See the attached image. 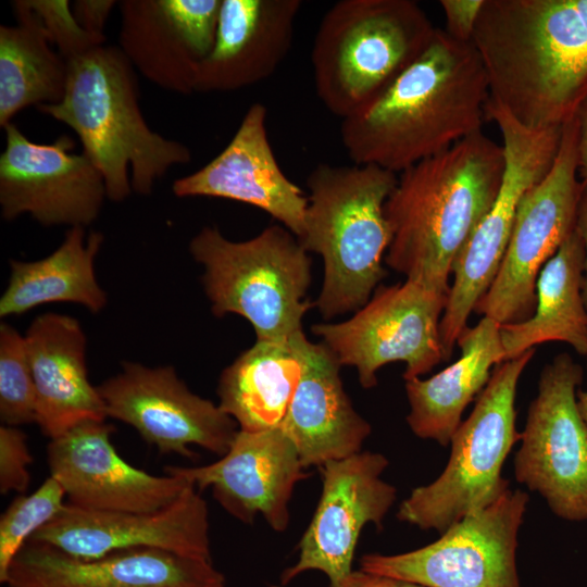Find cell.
Wrapping results in <instances>:
<instances>
[{
  "mask_svg": "<svg viewBox=\"0 0 587 587\" xmlns=\"http://www.w3.org/2000/svg\"><path fill=\"white\" fill-rule=\"evenodd\" d=\"M489 83L473 42L436 28L425 51L389 86L342 120L354 164L400 174L482 132Z\"/></svg>",
  "mask_w": 587,
  "mask_h": 587,
  "instance_id": "obj_1",
  "label": "cell"
},
{
  "mask_svg": "<svg viewBox=\"0 0 587 587\" xmlns=\"http://www.w3.org/2000/svg\"><path fill=\"white\" fill-rule=\"evenodd\" d=\"M472 42L489 100L524 126H562L587 100V0H485Z\"/></svg>",
  "mask_w": 587,
  "mask_h": 587,
  "instance_id": "obj_2",
  "label": "cell"
},
{
  "mask_svg": "<svg viewBox=\"0 0 587 587\" xmlns=\"http://www.w3.org/2000/svg\"><path fill=\"white\" fill-rule=\"evenodd\" d=\"M504 167L502 145L478 132L400 173L385 203V263L449 294L454 261L494 203Z\"/></svg>",
  "mask_w": 587,
  "mask_h": 587,
  "instance_id": "obj_3",
  "label": "cell"
},
{
  "mask_svg": "<svg viewBox=\"0 0 587 587\" xmlns=\"http://www.w3.org/2000/svg\"><path fill=\"white\" fill-rule=\"evenodd\" d=\"M36 109L73 129L114 202L132 190L151 195L171 167L191 161L185 143L147 124L135 68L118 46L102 45L68 61L63 99Z\"/></svg>",
  "mask_w": 587,
  "mask_h": 587,
  "instance_id": "obj_4",
  "label": "cell"
},
{
  "mask_svg": "<svg viewBox=\"0 0 587 587\" xmlns=\"http://www.w3.org/2000/svg\"><path fill=\"white\" fill-rule=\"evenodd\" d=\"M397 180L396 173L376 165L320 163L308 175L299 241L323 259L315 305L324 319L357 312L387 276L383 260L391 233L385 203Z\"/></svg>",
  "mask_w": 587,
  "mask_h": 587,
  "instance_id": "obj_5",
  "label": "cell"
},
{
  "mask_svg": "<svg viewBox=\"0 0 587 587\" xmlns=\"http://www.w3.org/2000/svg\"><path fill=\"white\" fill-rule=\"evenodd\" d=\"M432 21L412 0H340L324 14L311 62L324 107L341 120L367 104L428 47Z\"/></svg>",
  "mask_w": 587,
  "mask_h": 587,
  "instance_id": "obj_6",
  "label": "cell"
},
{
  "mask_svg": "<svg viewBox=\"0 0 587 587\" xmlns=\"http://www.w3.org/2000/svg\"><path fill=\"white\" fill-rule=\"evenodd\" d=\"M203 267L202 285L218 317L246 319L257 340L285 341L302 330L312 260L299 239L280 224L257 236L233 241L217 227L204 226L189 242Z\"/></svg>",
  "mask_w": 587,
  "mask_h": 587,
  "instance_id": "obj_7",
  "label": "cell"
},
{
  "mask_svg": "<svg viewBox=\"0 0 587 587\" xmlns=\"http://www.w3.org/2000/svg\"><path fill=\"white\" fill-rule=\"evenodd\" d=\"M534 354L535 348L495 366L471 414L451 438L444 471L432 483L413 488L401 501L399 521L441 534L509 490L502 469L521 438L516 429V390Z\"/></svg>",
  "mask_w": 587,
  "mask_h": 587,
  "instance_id": "obj_8",
  "label": "cell"
},
{
  "mask_svg": "<svg viewBox=\"0 0 587 587\" xmlns=\"http://www.w3.org/2000/svg\"><path fill=\"white\" fill-rule=\"evenodd\" d=\"M486 121L496 122L501 133L505 167L494 203L452 266L453 282L440 321L445 361L500 268L520 201L549 172L562 139L563 125L528 128L490 100Z\"/></svg>",
  "mask_w": 587,
  "mask_h": 587,
  "instance_id": "obj_9",
  "label": "cell"
},
{
  "mask_svg": "<svg viewBox=\"0 0 587 587\" xmlns=\"http://www.w3.org/2000/svg\"><path fill=\"white\" fill-rule=\"evenodd\" d=\"M585 187L578 175L574 116L563 125L551 168L520 201L500 268L474 312L500 325L523 322L533 315L538 275L576 229Z\"/></svg>",
  "mask_w": 587,
  "mask_h": 587,
  "instance_id": "obj_10",
  "label": "cell"
},
{
  "mask_svg": "<svg viewBox=\"0 0 587 587\" xmlns=\"http://www.w3.org/2000/svg\"><path fill=\"white\" fill-rule=\"evenodd\" d=\"M449 294L405 279L378 286L349 320L319 323L312 332L341 366H354L360 385H377L386 364L403 362V379L432 371L445 361L440 321Z\"/></svg>",
  "mask_w": 587,
  "mask_h": 587,
  "instance_id": "obj_11",
  "label": "cell"
},
{
  "mask_svg": "<svg viewBox=\"0 0 587 587\" xmlns=\"http://www.w3.org/2000/svg\"><path fill=\"white\" fill-rule=\"evenodd\" d=\"M583 377L566 352L544 366L514 455L515 479L569 522L587 521V424L577 404Z\"/></svg>",
  "mask_w": 587,
  "mask_h": 587,
  "instance_id": "obj_12",
  "label": "cell"
},
{
  "mask_svg": "<svg viewBox=\"0 0 587 587\" xmlns=\"http://www.w3.org/2000/svg\"><path fill=\"white\" fill-rule=\"evenodd\" d=\"M528 500L525 491L509 489L429 545L398 554H364L360 570L422 587H521L516 550Z\"/></svg>",
  "mask_w": 587,
  "mask_h": 587,
  "instance_id": "obj_13",
  "label": "cell"
},
{
  "mask_svg": "<svg viewBox=\"0 0 587 587\" xmlns=\"http://www.w3.org/2000/svg\"><path fill=\"white\" fill-rule=\"evenodd\" d=\"M97 389L107 416L132 426L164 454L192 458L189 446L196 445L223 457L238 432L218 404L193 394L172 366L125 361Z\"/></svg>",
  "mask_w": 587,
  "mask_h": 587,
  "instance_id": "obj_14",
  "label": "cell"
},
{
  "mask_svg": "<svg viewBox=\"0 0 587 587\" xmlns=\"http://www.w3.org/2000/svg\"><path fill=\"white\" fill-rule=\"evenodd\" d=\"M0 155L1 216L29 214L43 226H89L107 198L102 175L84 153L72 152V137L51 143L29 140L14 123L4 128Z\"/></svg>",
  "mask_w": 587,
  "mask_h": 587,
  "instance_id": "obj_15",
  "label": "cell"
},
{
  "mask_svg": "<svg viewBox=\"0 0 587 587\" xmlns=\"http://www.w3.org/2000/svg\"><path fill=\"white\" fill-rule=\"evenodd\" d=\"M388 459L372 451L325 463L322 494L299 545L298 561L286 569L283 585L307 571H320L336 585L352 571L357 544L366 524L383 528L397 489L382 478Z\"/></svg>",
  "mask_w": 587,
  "mask_h": 587,
  "instance_id": "obj_16",
  "label": "cell"
},
{
  "mask_svg": "<svg viewBox=\"0 0 587 587\" xmlns=\"http://www.w3.org/2000/svg\"><path fill=\"white\" fill-rule=\"evenodd\" d=\"M209 529L208 504L189 482L172 503L153 512L86 510L66 502L29 540L83 559L122 549L159 548L212 561Z\"/></svg>",
  "mask_w": 587,
  "mask_h": 587,
  "instance_id": "obj_17",
  "label": "cell"
},
{
  "mask_svg": "<svg viewBox=\"0 0 587 587\" xmlns=\"http://www.w3.org/2000/svg\"><path fill=\"white\" fill-rule=\"evenodd\" d=\"M292 441L280 427L246 432L236 437L220 460L193 467L166 466L164 472L210 488L220 505L242 523L261 515L275 532L289 524L295 487L308 476Z\"/></svg>",
  "mask_w": 587,
  "mask_h": 587,
  "instance_id": "obj_18",
  "label": "cell"
},
{
  "mask_svg": "<svg viewBox=\"0 0 587 587\" xmlns=\"http://www.w3.org/2000/svg\"><path fill=\"white\" fill-rule=\"evenodd\" d=\"M113 432L105 421H85L50 439L47 464L66 502L86 510L128 512H153L172 503L189 480L132 466L113 447Z\"/></svg>",
  "mask_w": 587,
  "mask_h": 587,
  "instance_id": "obj_19",
  "label": "cell"
},
{
  "mask_svg": "<svg viewBox=\"0 0 587 587\" xmlns=\"http://www.w3.org/2000/svg\"><path fill=\"white\" fill-rule=\"evenodd\" d=\"M7 587H225L210 560L159 548H132L83 559L28 540L12 560Z\"/></svg>",
  "mask_w": 587,
  "mask_h": 587,
  "instance_id": "obj_20",
  "label": "cell"
},
{
  "mask_svg": "<svg viewBox=\"0 0 587 587\" xmlns=\"http://www.w3.org/2000/svg\"><path fill=\"white\" fill-rule=\"evenodd\" d=\"M221 5L222 0L118 1V48L154 85L191 95L215 41Z\"/></svg>",
  "mask_w": 587,
  "mask_h": 587,
  "instance_id": "obj_21",
  "label": "cell"
},
{
  "mask_svg": "<svg viewBox=\"0 0 587 587\" xmlns=\"http://www.w3.org/2000/svg\"><path fill=\"white\" fill-rule=\"evenodd\" d=\"M266 120V107L251 104L227 146L196 172L177 178L172 190L178 198H223L259 208L299 239L308 196L279 166Z\"/></svg>",
  "mask_w": 587,
  "mask_h": 587,
  "instance_id": "obj_22",
  "label": "cell"
},
{
  "mask_svg": "<svg viewBox=\"0 0 587 587\" xmlns=\"http://www.w3.org/2000/svg\"><path fill=\"white\" fill-rule=\"evenodd\" d=\"M302 373L280 425L295 445L304 469L358 453L372 433L347 395L340 367L323 344L310 341L303 330L295 334Z\"/></svg>",
  "mask_w": 587,
  "mask_h": 587,
  "instance_id": "obj_23",
  "label": "cell"
},
{
  "mask_svg": "<svg viewBox=\"0 0 587 587\" xmlns=\"http://www.w3.org/2000/svg\"><path fill=\"white\" fill-rule=\"evenodd\" d=\"M300 0H222L215 41L195 92H227L268 78L287 57Z\"/></svg>",
  "mask_w": 587,
  "mask_h": 587,
  "instance_id": "obj_24",
  "label": "cell"
},
{
  "mask_svg": "<svg viewBox=\"0 0 587 587\" xmlns=\"http://www.w3.org/2000/svg\"><path fill=\"white\" fill-rule=\"evenodd\" d=\"M26 349L36 389V423L57 438L85 421H105L104 402L88 379L86 335L72 316L45 313L29 325Z\"/></svg>",
  "mask_w": 587,
  "mask_h": 587,
  "instance_id": "obj_25",
  "label": "cell"
},
{
  "mask_svg": "<svg viewBox=\"0 0 587 587\" xmlns=\"http://www.w3.org/2000/svg\"><path fill=\"white\" fill-rule=\"evenodd\" d=\"M457 345L460 358L442 371L426 379L404 380L410 429L419 438L442 447L450 445L463 412L488 384L492 367L505 361L500 324L487 316L467 326Z\"/></svg>",
  "mask_w": 587,
  "mask_h": 587,
  "instance_id": "obj_26",
  "label": "cell"
},
{
  "mask_svg": "<svg viewBox=\"0 0 587 587\" xmlns=\"http://www.w3.org/2000/svg\"><path fill=\"white\" fill-rule=\"evenodd\" d=\"M301 373L295 335L285 341L257 340L222 371L218 405L241 430L280 427Z\"/></svg>",
  "mask_w": 587,
  "mask_h": 587,
  "instance_id": "obj_27",
  "label": "cell"
},
{
  "mask_svg": "<svg viewBox=\"0 0 587 587\" xmlns=\"http://www.w3.org/2000/svg\"><path fill=\"white\" fill-rule=\"evenodd\" d=\"M584 264L585 249L575 229L538 275L533 315L523 322L500 325L505 360L550 341L567 344L587 357Z\"/></svg>",
  "mask_w": 587,
  "mask_h": 587,
  "instance_id": "obj_28",
  "label": "cell"
},
{
  "mask_svg": "<svg viewBox=\"0 0 587 587\" xmlns=\"http://www.w3.org/2000/svg\"><path fill=\"white\" fill-rule=\"evenodd\" d=\"M103 235L92 232L85 238V227H70L62 243L37 261L10 260V278L0 299V316L23 314L54 302L84 305L98 313L107 304L105 291L95 273V260Z\"/></svg>",
  "mask_w": 587,
  "mask_h": 587,
  "instance_id": "obj_29",
  "label": "cell"
},
{
  "mask_svg": "<svg viewBox=\"0 0 587 587\" xmlns=\"http://www.w3.org/2000/svg\"><path fill=\"white\" fill-rule=\"evenodd\" d=\"M13 26H0V126L29 105L60 102L67 62L52 49L46 30L26 0H15Z\"/></svg>",
  "mask_w": 587,
  "mask_h": 587,
  "instance_id": "obj_30",
  "label": "cell"
},
{
  "mask_svg": "<svg viewBox=\"0 0 587 587\" xmlns=\"http://www.w3.org/2000/svg\"><path fill=\"white\" fill-rule=\"evenodd\" d=\"M65 491L49 476L30 495H20L0 517V582L3 584L9 566L29 538L49 523L65 507Z\"/></svg>",
  "mask_w": 587,
  "mask_h": 587,
  "instance_id": "obj_31",
  "label": "cell"
},
{
  "mask_svg": "<svg viewBox=\"0 0 587 587\" xmlns=\"http://www.w3.org/2000/svg\"><path fill=\"white\" fill-rule=\"evenodd\" d=\"M0 419L18 427L36 423V389L25 336L8 323L0 325Z\"/></svg>",
  "mask_w": 587,
  "mask_h": 587,
  "instance_id": "obj_32",
  "label": "cell"
},
{
  "mask_svg": "<svg viewBox=\"0 0 587 587\" xmlns=\"http://www.w3.org/2000/svg\"><path fill=\"white\" fill-rule=\"evenodd\" d=\"M41 22L52 46L66 61L104 45L105 36L86 32L75 20L67 0H26Z\"/></svg>",
  "mask_w": 587,
  "mask_h": 587,
  "instance_id": "obj_33",
  "label": "cell"
},
{
  "mask_svg": "<svg viewBox=\"0 0 587 587\" xmlns=\"http://www.w3.org/2000/svg\"><path fill=\"white\" fill-rule=\"evenodd\" d=\"M33 462L26 435L18 427H0V492L24 494L29 485L27 466Z\"/></svg>",
  "mask_w": 587,
  "mask_h": 587,
  "instance_id": "obj_34",
  "label": "cell"
},
{
  "mask_svg": "<svg viewBox=\"0 0 587 587\" xmlns=\"http://www.w3.org/2000/svg\"><path fill=\"white\" fill-rule=\"evenodd\" d=\"M485 0H440L446 17L445 32L462 42H472Z\"/></svg>",
  "mask_w": 587,
  "mask_h": 587,
  "instance_id": "obj_35",
  "label": "cell"
},
{
  "mask_svg": "<svg viewBox=\"0 0 587 587\" xmlns=\"http://www.w3.org/2000/svg\"><path fill=\"white\" fill-rule=\"evenodd\" d=\"M116 3L114 0H76L72 4V12L86 32L104 36V25Z\"/></svg>",
  "mask_w": 587,
  "mask_h": 587,
  "instance_id": "obj_36",
  "label": "cell"
},
{
  "mask_svg": "<svg viewBox=\"0 0 587 587\" xmlns=\"http://www.w3.org/2000/svg\"><path fill=\"white\" fill-rule=\"evenodd\" d=\"M329 587H422L420 585L378 575L362 570L351 571L338 584Z\"/></svg>",
  "mask_w": 587,
  "mask_h": 587,
  "instance_id": "obj_37",
  "label": "cell"
},
{
  "mask_svg": "<svg viewBox=\"0 0 587 587\" xmlns=\"http://www.w3.org/2000/svg\"><path fill=\"white\" fill-rule=\"evenodd\" d=\"M577 121V164L579 178L587 185V100L576 115Z\"/></svg>",
  "mask_w": 587,
  "mask_h": 587,
  "instance_id": "obj_38",
  "label": "cell"
},
{
  "mask_svg": "<svg viewBox=\"0 0 587 587\" xmlns=\"http://www.w3.org/2000/svg\"><path fill=\"white\" fill-rule=\"evenodd\" d=\"M576 229L582 238L585 249V264H584V278L582 295L587 310V185L584 190V195L579 204Z\"/></svg>",
  "mask_w": 587,
  "mask_h": 587,
  "instance_id": "obj_39",
  "label": "cell"
},
{
  "mask_svg": "<svg viewBox=\"0 0 587 587\" xmlns=\"http://www.w3.org/2000/svg\"><path fill=\"white\" fill-rule=\"evenodd\" d=\"M577 404H578L579 412L587 424V388L585 390L578 389Z\"/></svg>",
  "mask_w": 587,
  "mask_h": 587,
  "instance_id": "obj_40",
  "label": "cell"
}]
</instances>
